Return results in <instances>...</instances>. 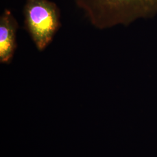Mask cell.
Returning <instances> with one entry per match:
<instances>
[{
  "mask_svg": "<svg viewBox=\"0 0 157 157\" xmlns=\"http://www.w3.org/2000/svg\"><path fill=\"white\" fill-rule=\"evenodd\" d=\"M85 17L100 30L129 26L157 15V0H74Z\"/></svg>",
  "mask_w": 157,
  "mask_h": 157,
  "instance_id": "1",
  "label": "cell"
},
{
  "mask_svg": "<svg viewBox=\"0 0 157 157\" xmlns=\"http://www.w3.org/2000/svg\"><path fill=\"white\" fill-rule=\"evenodd\" d=\"M23 13L24 28L36 48L45 50L61 26L59 7L50 0H26Z\"/></svg>",
  "mask_w": 157,
  "mask_h": 157,
  "instance_id": "2",
  "label": "cell"
},
{
  "mask_svg": "<svg viewBox=\"0 0 157 157\" xmlns=\"http://www.w3.org/2000/svg\"><path fill=\"white\" fill-rule=\"evenodd\" d=\"M19 24L11 11L5 9L0 17V63L12 62L17 48V32Z\"/></svg>",
  "mask_w": 157,
  "mask_h": 157,
  "instance_id": "3",
  "label": "cell"
}]
</instances>
